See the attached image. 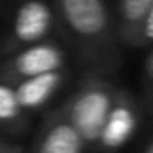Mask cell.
<instances>
[{"instance_id":"8","label":"cell","mask_w":153,"mask_h":153,"mask_svg":"<svg viewBox=\"0 0 153 153\" xmlns=\"http://www.w3.org/2000/svg\"><path fill=\"white\" fill-rule=\"evenodd\" d=\"M151 4L153 0H120L118 2V32L126 43H131Z\"/></svg>"},{"instance_id":"11","label":"cell","mask_w":153,"mask_h":153,"mask_svg":"<svg viewBox=\"0 0 153 153\" xmlns=\"http://www.w3.org/2000/svg\"><path fill=\"white\" fill-rule=\"evenodd\" d=\"M143 79H145V82H147V86L153 88V47L149 49L147 57H145V61H143Z\"/></svg>"},{"instance_id":"1","label":"cell","mask_w":153,"mask_h":153,"mask_svg":"<svg viewBox=\"0 0 153 153\" xmlns=\"http://www.w3.org/2000/svg\"><path fill=\"white\" fill-rule=\"evenodd\" d=\"M57 24L85 51L100 49L112 36V16L106 0H49Z\"/></svg>"},{"instance_id":"14","label":"cell","mask_w":153,"mask_h":153,"mask_svg":"<svg viewBox=\"0 0 153 153\" xmlns=\"http://www.w3.org/2000/svg\"><path fill=\"white\" fill-rule=\"evenodd\" d=\"M0 2H2V0H0Z\"/></svg>"},{"instance_id":"3","label":"cell","mask_w":153,"mask_h":153,"mask_svg":"<svg viewBox=\"0 0 153 153\" xmlns=\"http://www.w3.org/2000/svg\"><path fill=\"white\" fill-rule=\"evenodd\" d=\"M114 96L116 88L102 81H92L76 90L71 100L59 110L76 128L86 145H94L100 128L114 102Z\"/></svg>"},{"instance_id":"4","label":"cell","mask_w":153,"mask_h":153,"mask_svg":"<svg viewBox=\"0 0 153 153\" xmlns=\"http://www.w3.org/2000/svg\"><path fill=\"white\" fill-rule=\"evenodd\" d=\"M67 53L57 41L43 39L0 59V81L18 82L27 76L65 69Z\"/></svg>"},{"instance_id":"5","label":"cell","mask_w":153,"mask_h":153,"mask_svg":"<svg viewBox=\"0 0 153 153\" xmlns=\"http://www.w3.org/2000/svg\"><path fill=\"white\" fill-rule=\"evenodd\" d=\"M140 106L128 92L116 88L114 102L108 110V116L104 120L100 134L96 137L94 145L98 151L104 153H116L122 147H126L131 141L137 128H140Z\"/></svg>"},{"instance_id":"12","label":"cell","mask_w":153,"mask_h":153,"mask_svg":"<svg viewBox=\"0 0 153 153\" xmlns=\"http://www.w3.org/2000/svg\"><path fill=\"white\" fill-rule=\"evenodd\" d=\"M0 153H24V149L20 145H14V143H10V141L0 137Z\"/></svg>"},{"instance_id":"2","label":"cell","mask_w":153,"mask_h":153,"mask_svg":"<svg viewBox=\"0 0 153 153\" xmlns=\"http://www.w3.org/2000/svg\"><path fill=\"white\" fill-rule=\"evenodd\" d=\"M57 27L49 0H18L12 8L4 36L0 37V59L26 45L49 39Z\"/></svg>"},{"instance_id":"7","label":"cell","mask_w":153,"mask_h":153,"mask_svg":"<svg viewBox=\"0 0 153 153\" xmlns=\"http://www.w3.org/2000/svg\"><path fill=\"white\" fill-rule=\"evenodd\" d=\"M63 82H65V71L59 69V71L27 76V79H22V81L12 82V85L22 110L26 114H32L36 110H41L43 106H47L51 102V98L61 90Z\"/></svg>"},{"instance_id":"10","label":"cell","mask_w":153,"mask_h":153,"mask_svg":"<svg viewBox=\"0 0 153 153\" xmlns=\"http://www.w3.org/2000/svg\"><path fill=\"white\" fill-rule=\"evenodd\" d=\"M151 43H153V4L149 6L147 14L143 16V20H141V24H140V27H137V32H135L130 45L143 47V45H151Z\"/></svg>"},{"instance_id":"9","label":"cell","mask_w":153,"mask_h":153,"mask_svg":"<svg viewBox=\"0 0 153 153\" xmlns=\"http://www.w3.org/2000/svg\"><path fill=\"white\" fill-rule=\"evenodd\" d=\"M27 114L22 110L14 85L6 81H0V131H12L16 128L24 126Z\"/></svg>"},{"instance_id":"6","label":"cell","mask_w":153,"mask_h":153,"mask_svg":"<svg viewBox=\"0 0 153 153\" xmlns=\"http://www.w3.org/2000/svg\"><path fill=\"white\" fill-rule=\"evenodd\" d=\"M86 143L76 128L61 114V110L43 122L36 141L33 153H85Z\"/></svg>"},{"instance_id":"13","label":"cell","mask_w":153,"mask_h":153,"mask_svg":"<svg viewBox=\"0 0 153 153\" xmlns=\"http://www.w3.org/2000/svg\"><path fill=\"white\" fill-rule=\"evenodd\" d=\"M141 153H153V137L147 141V145L143 147V151H141Z\"/></svg>"}]
</instances>
